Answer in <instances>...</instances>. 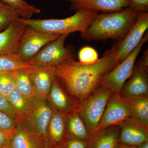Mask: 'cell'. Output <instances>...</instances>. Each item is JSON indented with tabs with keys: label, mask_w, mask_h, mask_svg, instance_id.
I'll list each match as a JSON object with an SVG mask.
<instances>
[{
	"label": "cell",
	"mask_w": 148,
	"mask_h": 148,
	"mask_svg": "<svg viewBox=\"0 0 148 148\" xmlns=\"http://www.w3.org/2000/svg\"><path fill=\"white\" fill-rule=\"evenodd\" d=\"M118 64L115 51L111 48L94 64H84L75 56L55 67V79L60 87L79 103L101 84L104 77Z\"/></svg>",
	"instance_id": "obj_1"
},
{
	"label": "cell",
	"mask_w": 148,
	"mask_h": 148,
	"mask_svg": "<svg viewBox=\"0 0 148 148\" xmlns=\"http://www.w3.org/2000/svg\"><path fill=\"white\" fill-rule=\"evenodd\" d=\"M139 13L127 7L118 11L99 13L81 33V38L88 41L108 39L119 41L127 34Z\"/></svg>",
	"instance_id": "obj_2"
},
{
	"label": "cell",
	"mask_w": 148,
	"mask_h": 148,
	"mask_svg": "<svg viewBox=\"0 0 148 148\" xmlns=\"http://www.w3.org/2000/svg\"><path fill=\"white\" fill-rule=\"evenodd\" d=\"M75 11L74 15L63 19H22L26 25L37 31L61 36L84 32L100 12L86 8Z\"/></svg>",
	"instance_id": "obj_3"
},
{
	"label": "cell",
	"mask_w": 148,
	"mask_h": 148,
	"mask_svg": "<svg viewBox=\"0 0 148 148\" xmlns=\"http://www.w3.org/2000/svg\"><path fill=\"white\" fill-rule=\"evenodd\" d=\"M112 94L108 88L100 85L84 101L79 103L77 111L90 136L96 132L108 101Z\"/></svg>",
	"instance_id": "obj_4"
},
{
	"label": "cell",
	"mask_w": 148,
	"mask_h": 148,
	"mask_svg": "<svg viewBox=\"0 0 148 148\" xmlns=\"http://www.w3.org/2000/svg\"><path fill=\"white\" fill-rule=\"evenodd\" d=\"M148 40V33L147 32L133 51L104 77L101 85L108 88L113 94L120 95L125 84L133 72L136 59L142 47Z\"/></svg>",
	"instance_id": "obj_5"
},
{
	"label": "cell",
	"mask_w": 148,
	"mask_h": 148,
	"mask_svg": "<svg viewBox=\"0 0 148 148\" xmlns=\"http://www.w3.org/2000/svg\"><path fill=\"white\" fill-rule=\"evenodd\" d=\"M33 107L28 115L18 122L24 127L42 138L47 140L48 126L53 109L47 99L33 97Z\"/></svg>",
	"instance_id": "obj_6"
},
{
	"label": "cell",
	"mask_w": 148,
	"mask_h": 148,
	"mask_svg": "<svg viewBox=\"0 0 148 148\" xmlns=\"http://www.w3.org/2000/svg\"><path fill=\"white\" fill-rule=\"evenodd\" d=\"M69 36L61 35L48 44L27 63L35 66L55 67L74 57L73 52L64 45L66 39Z\"/></svg>",
	"instance_id": "obj_7"
},
{
	"label": "cell",
	"mask_w": 148,
	"mask_h": 148,
	"mask_svg": "<svg viewBox=\"0 0 148 148\" xmlns=\"http://www.w3.org/2000/svg\"><path fill=\"white\" fill-rule=\"evenodd\" d=\"M148 28V12H139L126 35L121 40L116 42L112 46L115 51L118 65L137 47Z\"/></svg>",
	"instance_id": "obj_8"
},
{
	"label": "cell",
	"mask_w": 148,
	"mask_h": 148,
	"mask_svg": "<svg viewBox=\"0 0 148 148\" xmlns=\"http://www.w3.org/2000/svg\"><path fill=\"white\" fill-rule=\"evenodd\" d=\"M125 83L120 95L121 97H148V49L135 64L133 72Z\"/></svg>",
	"instance_id": "obj_9"
},
{
	"label": "cell",
	"mask_w": 148,
	"mask_h": 148,
	"mask_svg": "<svg viewBox=\"0 0 148 148\" xmlns=\"http://www.w3.org/2000/svg\"><path fill=\"white\" fill-rule=\"evenodd\" d=\"M60 36L39 32L27 26L21 36L17 55L22 61L27 62L44 47Z\"/></svg>",
	"instance_id": "obj_10"
},
{
	"label": "cell",
	"mask_w": 148,
	"mask_h": 148,
	"mask_svg": "<svg viewBox=\"0 0 148 148\" xmlns=\"http://www.w3.org/2000/svg\"><path fill=\"white\" fill-rule=\"evenodd\" d=\"M131 115L130 107L123 98L120 95L113 93L109 98L95 132L119 125L123 121L131 117Z\"/></svg>",
	"instance_id": "obj_11"
},
{
	"label": "cell",
	"mask_w": 148,
	"mask_h": 148,
	"mask_svg": "<svg viewBox=\"0 0 148 148\" xmlns=\"http://www.w3.org/2000/svg\"><path fill=\"white\" fill-rule=\"evenodd\" d=\"M27 27L18 17L0 32V56L17 55L21 36Z\"/></svg>",
	"instance_id": "obj_12"
},
{
	"label": "cell",
	"mask_w": 148,
	"mask_h": 148,
	"mask_svg": "<svg viewBox=\"0 0 148 148\" xmlns=\"http://www.w3.org/2000/svg\"><path fill=\"white\" fill-rule=\"evenodd\" d=\"M120 133L119 143L135 146L148 141V127L137 120L130 117L119 124Z\"/></svg>",
	"instance_id": "obj_13"
},
{
	"label": "cell",
	"mask_w": 148,
	"mask_h": 148,
	"mask_svg": "<svg viewBox=\"0 0 148 148\" xmlns=\"http://www.w3.org/2000/svg\"><path fill=\"white\" fill-rule=\"evenodd\" d=\"M71 4L70 10L86 8L102 12H114L129 7V0H64Z\"/></svg>",
	"instance_id": "obj_14"
},
{
	"label": "cell",
	"mask_w": 148,
	"mask_h": 148,
	"mask_svg": "<svg viewBox=\"0 0 148 148\" xmlns=\"http://www.w3.org/2000/svg\"><path fill=\"white\" fill-rule=\"evenodd\" d=\"M55 67L36 66L29 71L34 87L35 96L45 99L55 79Z\"/></svg>",
	"instance_id": "obj_15"
},
{
	"label": "cell",
	"mask_w": 148,
	"mask_h": 148,
	"mask_svg": "<svg viewBox=\"0 0 148 148\" xmlns=\"http://www.w3.org/2000/svg\"><path fill=\"white\" fill-rule=\"evenodd\" d=\"M47 99L52 108L67 116L77 111L79 103L60 87L55 79Z\"/></svg>",
	"instance_id": "obj_16"
},
{
	"label": "cell",
	"mask_w": 148,
	"mask_h": 148,
	"mask_svg": "<svg viewBox=\"0 0 148 148\" xmlns=\"http://www.w3.org/2000/svg\"><path fill=\"white\" fill-rule=\"evenodd\" d=\"M44 142L41 137L17 123L12 133L8 148H43Z\"/></svg>",
	"instance_id": "obj_17"
},
{
	"label": "cell",
	"mask_w": 148,
	"mask_h": 148,
	"mask_svg": "<svg viewBox=\"0 0 148 148\" xmlns=\"http://www.w3.org/2000/svg\"><path fill=\"white\" fill-rule=\"evenodd\" d=\"M67 116L53 109L48 126L47 140L53 147L61 145L67 135Z\"/></svg>",
	"instance_id": "obj_18"
},
{
	"label": "cell",
	"mask_w": 148,
	"mask_h": 148,
	"mask_svg": "<svg viewBox=\"0 0 148 148\" xmlns=\"http://www.w3.org/2000/svg\"><path fill=\"white\" fill-rule=\"evenodd\" d=\"M119 125L99 130L90 136L88 148H115L120 133Z\"/></svg>",
	"instance_id": "obj_19"
},
{
	"label": "cell",
	"mask_w": 148,
	"mask_h": 148,
	"mask_svg": "<svg viewBox=\"0 0 148 148\" xmlns=\"http://www.w3.org/2000/svg\"><path fill=\"white\" fill-rule=\"evenodd\" d=\"M67 128L69 138L84 140H88L90 138L84 122L77 111L67 116Z\"/></svg>",
	"instance_id": "obj_20"
},
{
	"label": "cell",
	"mask_w": 148,
	"mask_h": 148,
	"mask_svg": "<svg viewBox=\"0 0 148 148\" xmlns=\"http://www.w3.org/2000/svg\"><path fill=\"white\" fill-rule=\"evenodd\" d=\"M122 97L130 107L131 117L148 127V96Z\"/></svg>",
	"instance_id": "obj_21"
},
{
	"label": "cell",
	"mask_w": 148,
	"mask_h": 148,
	"mask_svg": "<svg viewBox=\"0 0 148 148\" xmlns=\"http://www.w3.org/2000/svg\"><path fill=\"white\" fill-rule=\"evenodd\" d=\"M6 98L11 104L18 115L19 121L27 116L33 108L32 98H28L16 88Z\"/></svg>",
	"instance_id": "obj_22"
},
{
	"label": "cell",
	"mask_w": 148,
	"mask_h": 148,
	"mask_svg": "<svg viewBox=\"0 0 148 148\" xmlns=\"http://www.w3.org/2000/svg\"><path fill=\"white\" fill-rule=\"evenodd\" d=\"M30 70H18L11 73L16 88L25 96L31 98L35 96L34 84L29 73Z\"/></svg>",
	"instance_id": "obj_23"
},
{
	"label": "cell",
	"mask_w": 148,
	"mask_h": 148,
	"mask_svg": "<svg viewBox=\"0 0 148 148\" xmlns=\"http://www.w3.org/2000/svg\"><path fill=\"white\" fill-rule=\"evenodd\" d=\"M36 66L22 61L17 55L0 56V73H11L21 70H30Z\"/></svg>",
	"instance_id": "obj_24"
},
{
	"label": "cell",
	"mask_w": 148,
	"mask_h": 148,
	"mask_svg": "<svg viewBox=\"0 0 148 148\" xmlns=\"http://www.w3.org/2000/svg\"><path fill=\"white\" fill-rule=\"evenodd\" d=\"M16 10L19 16L30 18L35 14L40 13V10L30 5L24 0H0Z\"/></svg>",
	"instance_id": "obj_25"
},
{
	"label": "cell",
	"mask_w": 148,
	"mask_h": 148,
	"mask_svg": "<svg viewBox=\"0 0 148 148\" xmlns=\"http://www.w3.org/2000/svg\"><path fill=\"white\" fill-rule=\"evenodd\" d=\"M15 82L11 73H0V95L6 98L15 88Z\"/></svg>",
	"instance_id": "obj_26"
},
{
	"label": "cell",
	"mask_w": 148,
	"mask_h": 148,
	"mask_svg": "<svg viewBox=\"0 0 148 148\" xmlns=\"http://www.w3.org/2000/svg\"><path fill=\"white\" fill-rule=\"evenodd\" d=\"M78 57L80 63L84 64H94L99 59L97 51L89 46L84 47L81 49Z\"/></svg>",
	"instance_id": "obj_27"
},
{
	"label": "cell",
	"mask_w": 148,
	"mask_h": 148,
	"mask_svg": "<svg viewBox=\"0 0 148 148\" xmlns=\"http://www.w3.org/2000/svg\"><path fill=\"white\" fill-rule=\"evenodd\" d=\"M19 16L12 8L0 10V32L6 29L11 22Z\"/></svg>",
	"instance_id": "obj_28"
},
{
	"label": "cell",
	"mask_w": 148,
	"mask_h": 148,
	"mask_svg": "<svg viewBox=\"0 0 148 148\" xmlns=\"http://www.w3.org/2000/svg\"><path fill=\"white\" fill-rule=\"evenodd\" d=\"M17 123L13 118L0 111V130L7 133H12Z\"/></svg>",
	"instance_id": "obj_29"
},
{
	"label": "cell",
	"mask_w": 148,
	"mask_h": 148,
	"mask_svg": "<svg viewBox=\"0 0 148 148\" xmlns=\"http://www.w3.org/2000/svg\"><path fill=\"white\" fill-rule=\"evenodd\" d=\"M88 140H78L67 137L64 143L56 148H88Z\"/></svg>",
	"instance_id": "obj_30"
},
{
	"label": "cell",
	"mask_w": 148,
	"mask_h": 148,
	"mask_svg": "<svg viewBox=\"0 0 148 148\" xmlns=\"http://www.w3.org/2000/svg\"><path fill=\"white\" fill-rule=\"evenodd\" d=\"M129 8L138 12H148V0H129Z\"/></svg>",
	"instance_id": "obj_31"
},
{
	"label": "cell",
	"mask_w": 148,
	"mask_h": 148,
	"mask_svg": "<svg viewBox=\"0 0 148 148\" xmlns=\"http://www.w3.org/2000/svg\"><path fill=\"white\" fill-rule=\"evenodd\" d=\"M12 133H7L0 130V148H8Z\"/></svg>",
	"instance_id": "obj_32"
},
{
	"label": "cell",
	"mask_w": 148,
	"mask_h": 148,
	"mask_svg": "<svg viewBox=\"0 0 148 148\" xmlns=\"http://www.w3.org/2000/svg\"><path fill=\"white\" fill-rule=\"evenodd\" d=\"M133 147L135 148H148V141L143 142Z\"/></svg>",
	"instance_id": "obj_33"
},
{
	"label": "cell",
	"mask_w": 148,
	"mask_h": 148,
	"mask_svg": "<svg viewBox=\"0 0 148 148\" xmlns=\"http://www.w3.org/2000/svg\"><path fill=\"white\" fill-rule=\"evenodd\" d=\"M115 148H135L133 146L127 145L119 143Z\"/></svg>",
	"instance_id": "obj_34"
},
{
	"label": "cell",
	"mask_w": 148,
	"mask_h": 148,
	"mask_svg": "<svg viewBox=\"0 0 148 148\" xmlns=\"http://www.w3.org/2000/svg\"><path fill=\"white\" fill-rule=\"evenodd\" d=\"M44 145L43 148H56L55 147H53L51 145L47 140H44Z\"/></svg>",
	"instance_id": "obj_35"
},
{
	"label": "cell",
	"mask_w": 148,
	"mask_h": 148,
	"mask_svg": "<svg viewBox=\"0 0 148 148\" xmlns=\"http://www.w3.org/2000/svg\"><path fill=\"white\" fill-rule=\"evenodd\" d=\"M10 8L12 7L0 1V10Z\"/></svg>",
	"instance_id": "obj_36"
},
{
	"label": "cell",
	"mask_w": 148,
	"mask_h": 148,
	"mask_svg": "<svg viewBox=\"0 0 148 148\" xmlns=\"http://www.w3.org/2000/svg\"></svg>",
	"instance_id": "obj_37"
}]
</instances>
